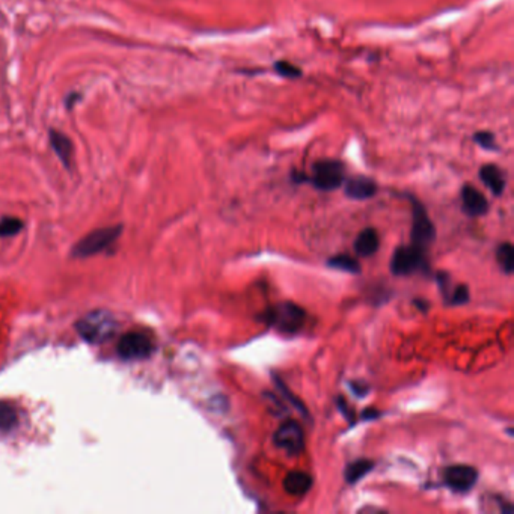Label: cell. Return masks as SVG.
Listing matches in <instances>:
<instances>
[{
  "instance_id": "cell-3",
  "label": "cell",
  "mask_w": 514,
  "mask_h": 514,
  "mask_svg": "<svg viewBox=\"0 0 514 514\" xmlns=\"http://www.w3.org/2000/svg\"><path fill=\"white\" fill-rule=\"evenodd\" d=\"M346 179V168L342 161L326 159L319 160L317 163L312 166V175L308 177V182H311L319 191H335L339 186H342Z\"/></svg>"
},
{
  "instance_id": "cell-22",
  "label": "cell",
  "mask_w": 514,
  "mask_h": 514,
  "mask_svg": "<svg viewBox=\"0 0 514 514\" xmlns=\"http://www.w3.org/2000/svg\"><path fill=\"white\" fill-rule=\"evenodd\" d=\"M273 378L276 380V385H278V387H279V391H281V392H282V395L285 396V399L293 404V408H296L297 410H299V412L303 415V417H308V410L305 409L303 403H302L299 399H296V396L290 392V389H288V387L282 383L281 378H278V376H273Z\"/></svg>"
},
{
  "instance_id": "cell-4",
  "label": "cell",
  "mask_w": 514,
  "mask_h": 514,
  "mask_svg": "<svg viewBox=\"0 0 514 514\" xmlns=\"http://www.w3.org/2000/svg\"><path fill=\"white\" fill-rule=\"evenodd\" d=\"M121 231H122L121 225L93 231L91 234H88L86 237L80 240L73 248V255L76 258H86V257L98 254V252L109 248L112 243L120 237Z\"/></svg>"
},
{
  "instance_id": "cell-1",
  "label": "cell",
  "mask_w": 514,
  "mask_h": 514,
  "mask_svg": "<svg viewBox=\"0 0 514 514\" xmlns=\"http://www.w3.org/2000/svg\"><path fill=\"white\" fill-rule=\"evenodd\" d=\"M79 335L89 344H103L116 330V321L113 315L107 311H94L86 314L76 324Z\"/></svg>"
},
{
  "instance_id": "cell-16",
  "label": "cell",
  "mask_w": 514,
  "mask_h": 514,
  "mask_svg": "<svg viewBox=\"0 0 514 514\" xmlns=\"http://www.w3.org/2000/svg\"><path fill=\"white\" fill-rule=\"evenodd\" d=\"M374 466V463L371 462V460H367V458H360V460H356V462L350 463L344 472V476H346V481L348 484H355L358 483L359 480H362V478L371 471Z\"/></svg>"
},
{
  "instance_id": "cell-14",
  "label": "cell",
  "mask_w": 514,
  "mask_h": 514,
  "mask_svg": "<svg viewBox=\"0 0 514 514\" xmlns=\"http://www.w3.org/2000/svg\"><path fill=\"white\" fill-rule=\"evenodd\" d=\"M311 487H312L311 475L302 471L290 472L284 480V489L287 490V493L294 496H302L305 493H308Z\"/></svg>"
},
{
  "instance_id": "cell-6",
  "label": "cell",
  "mask_w": 514,
  "mask_h": 514,
  "mask_svg": "<svg viewBox=\"0 0 514 514\" xmlns=\"http://www.w3.org/2000/svg\"><path fill=\"white\" fill-rule=\"evenodd\" d=\"M412 210H413L412 245L426 250L431 245V241L435 240L436 236L435 225L431 223L424 205L418 200H415V198H412Z\"/></svg>"
},
{
  "instance_id": "cell-17",
  "label": "cell",
  "mask_w": 514,
  "mask_h": 514,
  "mask_svg": "<svg viewBox=\"0 0 514 514\" xmlns=\"http://www.w3.org/2000/svg\"><path fill=\"white\" fill-rule=\"evenodd\" d=\"M328 264H329V267H335V268L342 270V272H347V273H353V275L360 273L359 261H356L355 258H351L348 255L332 257L328 261Z\"/></svg>"
},
{
  "instance_id": "cell-9",
  "label": "cell",
  "mask_w": 514,
  "mask_h": 514,
  "mask_svg": "<svg viewBox=\"0 0 514 514\" xmlns=\"http://www.w3.org/2000/svg\"><path fill=\"white\" fill-rule=\"evenodd\" d=\"M476 469L467 465H454L444 471V481L454 492H467L476 484Z\"/></svg>"
},
{
  "instance_id": "cell-19",
  "label": "cell",
  "mask_w": 514,
  "mask_h": 514,
  "mask_svg": "<svg viewBox=\"0 0 514 514\" xmlns=\"http://www.w3.org/2000/svg\"><path fill=\"white\" fill-rule=\"evenodd\" d=\"M17 412L11 404L0 403V430L8 431L17 426Z\"/></svg>"
},
{
  "instance_id": "cell-10",
  "label": "cell",
  "mask_w": 514,
  "mask_h": 514,
  "mask_svg": "<svg viewBox=\"0 0 514 514\" xmlns=\"http://www.w3.org/2000/svg\"><path fill=\"white\" fill-rule=\"evenodd\" d=\"M462 204L463 211L469 216H483L489 211L485 196L471 184H466L462 188Z\"/></svg>"
},
{
  "instance_id": "cell-23",
  "label": "cell",
  "mask_w": 514,
  "mask_h": 514,
  "mask_svg": "<svg viewBox=\"0 0 514 514\" xmlns=\"http://www.w3.org/2000/svg\"><path fill=\"white\" fill-rule=\"evenodd\" d=\"M474 140L481 148H484L487 151H496V150H498V145H496V140H495L493 133H490V131H476L474 134Z\"/></svg>"
},
{
  "instance_id": "cell-11",
  "label": "cell",
  "mask_w": 514,
  "mask_h": 514,
  "mask_svg": "<svg viewBox=\"0 0 514 514\" xmlns=\"http://www.w3.org/2000/svg\"><path fill=\"white\" fill-rule=\"evenodd\" d=\"M377 193V184L374 179L367 177H353L346 182V195L351 200L364 201L369 200Z\"/></svg>"
},
{
  "instance_id": "cell-8",
  "label": "cell",
  "mask_w": 514,
  "mask_h": 514,
  "mask_svg": "<svg viewBox=\"0 0 514 514\" xmlns=\"http://www.w3.org/2000/svg\"><path fill=\"white\" fill-rule=\"evenodd\" d=\"M273 442L278 448L284 449L287 454L296 456L299 454L305 447V436L299 424L296 421L288 419L276 430L273 435Z\"/></svg>"
},
{
  "instance_id": "cell-20",
  "label": "cell",
  "mask_w": 514,
  "mask_h": 514,
  "mask_svg": "<svg viewBox=\"0 0 514 514\" xmlns=\"http://www.w3.org/2000/svg\"><path fill=\"white\" fill-rule=\"evenodd\" d=\"M23 230V222L17 218H5L0 220V237H11Z\"/></svg>"
},
{
  "instance_id": "cell-13",
  "label": "cell",
  "mask_w": 514,
  "mask_h": 514,
  "mask_svg": "<svg viewBox=\"0 0 514 514\" xmlns=\"http://www.w3.org/2000/svg\"><path fill=\"white\" fill-rule=\"evenodd\" d=\"M480 178L487 188H490L492 193L499 196L505 191V177L501 168L496 165H484L480 169Z\"/></svg>"
},
{
  "instance_id": "cell-12",
  "label": "cell",
  "mask_w": 514,
  "mask_h": 514,
  "mask_svg": "<svg viewBox=\"0 0 514 514\" xmlns=\"http://www.w3.org/2000/svg\"><path fill=\"white\" fill-rule=\"evenodd\" d=\"M49 140L50 145L55 151V154L59 157L61 163L64 165L67 169L71 168V160H73V142L67 136L65 133H62L59 130L51 129L49 131Z\"/></svg>"
},
{
  "instance_id": "cell-15",
  "label": "cell",
  "mask_w": 514,
  "mask_h": 514,
  "mask_svg": "<svg viewBox=\"0 0 514 514\" xmlns=\"http://www.w3.org/2000/svg\"><path fill=\"white\" fill-rule=\"evenodd\" d=\"M380 239L374 228H367L355 240V252L359 257H369L377 252Z\"/></svg>"
},
{
  "instance_id": "cell-7",
  "label": "cell",
  "mask_w": 514,
  "mask_h": 514,
  "mask_svg": "<svg viewBox=\"0 0 514 514\" xmlns=\"http://www.w3.org/2000/svg\"><path fill=\"white\" fill-rule=\"evenodd\" d=\"M122 359H145L154 351V342L142 332H129L120 339L116 347Z\"/></svg>"
},
{
  "instance_id": "cell-5",
  "label": "cell",
  "mask_w": 514,
  "mask_h": 514,
  "mask_svg": "<svg viewBox=\"0 0 514 514\" xmlns=\"http://www.w3.org/2000/svg\"><path fill=\"white\" fill-rule=\"evenodd\" d=\"M427 268L426 250L417 246H401L395 250L391 261V270L396 276L412 275L417 270Z\"/></svg>"
},
{
  "instance_id": "cell-2",
  "label": "cell",
  "mask_w": 514,
  "mask_h": 514,
  "mask_svg": "<svg viewBox=\"0 0 514 514\" xmlns=\"http://www.w3.org/2000/svg\"><path fill=\"white\" fill-rule=\"evenodd\" d=\"M261 319L279 332L296 333L303 328L306 314L296 303L282 302L275 305L273 308L267 310L266 314L261 315Z\"/></svg>"
},
{
  "instance_id": "cell-18",
  "label": "cell",
  "mask_w": 514,
  "mask_h": 514,
  "mask_svg": "<svg viewBox=\"0 0 514 514\" xmlns=\"http://www.w3.org/2000/svg\"><path fill=\"white\" fill-rule=\"evenodd\" d=\"M496 258H498V263L504 270V273L511 275L514 268V249L510 243L499 245L498 250H496Z\"/></svg>"
},
{
  "instance_id": "cell-24",
  "label": "cell",
  "mask_w": 514,
  "mask_h": 514,
  "mask_svg": "<svg viewBox=\"0 0 514 514\" xmlns=\"http://www.w3.org/2000/svg\"><path fill=\"white\" fill-rule=\"evenodd\" d=\"M448 296L451 305H463L469 300V290L466 285H457L454 288V291Z\"/></svg>"
},
{
  "instance_id": "cell-21",
  "label": "cell",
  "mask_w": 514,
  "mask_h": 514,
  "mask_svg": "<svg viewBox=\"0 0 514 514\" xmlns=\"http://www.w3.org/2000/svg\"><path fill=\"white\" fill-rule=\"evenodd\" d=\"M275 71L285 79H299L302 77V70L299 67L293 65L288 61H278L275 64Z\"/></svg>"
}]
</instances>
